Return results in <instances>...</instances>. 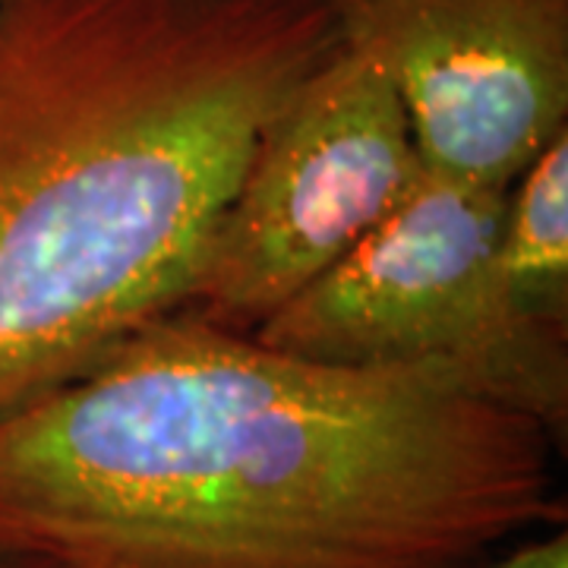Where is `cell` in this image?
<instances>
[{"instance_id":"cell-5","label":"cell","mask_w":568,"mask_h":568,"mask_svg":"<svg viewBox=\"0 0 568 568\" xmlns=\"http://www.w3.org/2000/svg\"><path fill=\"white\" fill-rule=\"evenodd\" d=\"M429 171L506 193L568 130V0H328Z\"/></svg>"},{"instance_id":"cell-4","label":"cell","mask_w":568,"mask_h":568,"mask_svg":"<svg viewBox=\"0 0 568 568\" xmlns=\"http://www.w3.org/2000/svg\"><path fill=\"white\" fill-rule=\"evenodd\" d=\"M420 168L386 73L338 41L260 126L183 310L260 328L361 244Z\"/></svg>"},{"instance_id":"cell-8","label":"cell","mask_w":568,"mask_h":568,"mask_svg":"<svg viewBox=\"0 0 568 568\" xmlns=\"http://www.w3.org/2000/svg\"><path fill=\"white\" fill-rule=\"evenodd\" d=\"M0 568H48V566H41V562L29 559V556H17V552L0 549Z\"/></svg>"},{"instance_id":"cell-7","label":"cell","mask_w":568,"mask_h":568,"mask_svg":"<svg viewBox=\"0 0 568 568\" xmlns=\"http://www.w3.org/2000/svg\"><path fill=\"white\" fill-rule=\"evenodd\" d=\"M487 568H568V528L559 525L534 534Z\"/></svg>"},{"instance_id":"cell-6","label":"cell","mask_w":568,"mask_h":568,"mask_svg":"<svg viewBox=\"0 0 568 568\" xmlns=\"http://www.w3.org/2000/svg\"><path fill=\"white\" fill-rule=\"evenodd\" d=\"M496 268L521 316L568 335V130L506 190Z\"/></svg>"},{"instance_id":"cell-1","label":"cell","mask_w":568,"mask_h":568,"mask_svg":"<svg viewBox=\"0 0 568 568\" xmlns=\"http://www.w3.org/2000/svg\"><path fill=\"white\" fill-rule=\"evenodd\" d=\"M562 446L446 366H338L190 310L0 414V549L48 568H480L566 525Z\"/></svg>"},{"instance_id":"cell-3","label":"cell","mask_w":568,"mask_h":568,"mask_svg":"<svg viewBox=\"0 0 568 568\" xmlns=\"http://www.w3.org/2000/svg\"><path fill=\"white\" fill-rule=\"evenodd\" d=\"M503 196L420 168L361 244L250 335L323 364L446 366L566 448L568 335L508 301L496 268Z\"/></svg>"},{"instance_id":"cell-2","label":"cell","mask_w":568,"mask_h":568,"mask_svg":"<svg viewBox=\"0 0 568 568\" xmlns=\"http://www.w3.org/2000/svg\"><path fill=\"white\" fill-rule=\"evenodd\" d=\"M328 0L0 3V414L183 310Z\"/></svg>"},{"instance_id":"cell-9","label":"cell","mask_w":568,"mask_h":568,"mask_svg":"<svg viewBox=\"0 0 568 568\" xmlns=\"http://www.w3.org/2000/svg\"><path fill=\"white\" fill-rule=\"evenodd\" d=\"M0 3H7V0H0Z\"/></svg>"}]
</instances>
